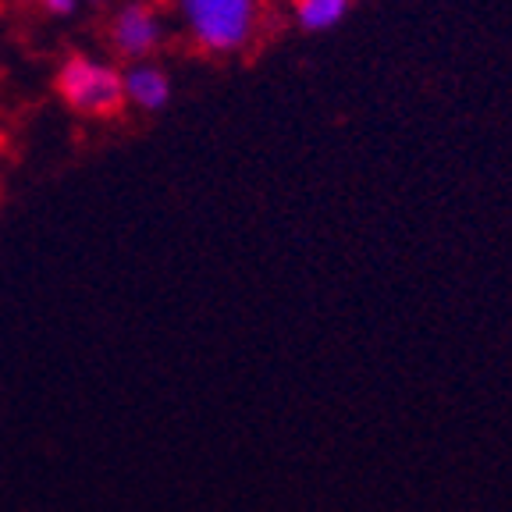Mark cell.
I'll use <instances>...</instances> for the list:
<instances>
[{
    "label": "cell",
    "mask_w": 512,
    "mask_h": 512,
    "mask_svg": "<svg viewBox=\"0 0 512 512\" xmlns=\"http://www.w3.org/2000/svg\"><path fill=\"white\" fill-rule=\"evenodd\" d=\"M121 86H125V104H136L139 111L157 114L171 104V79L150 61L132 64V68L121 75Z\"/></svg>",
    "instance_id": "obj_4"
},
{
    "label": "cell",
    "mask_w": 512,
    "mask_h": 512,
    "mask_svg": "<svg viewBox=\"0 0 512 512\" xmlns=\"http://www.w3.org/2000/svg\"><path fill=\"white\" fill-rule=\"evenodd\" d=\"M352 0H299L296 18L306 32H324V29H335L338 22L345 18Z\"/></svg>",
    "instance_id": "obj_5"
},
{
    "label": "cell",
    "mask_w": 512,
    "mask_h": 512,
    "mask_svg": "<svg viewBox=\"0 0 512 512\" xmlns=\"http://www.w3.org/2000/svg\"><path fill=\"white\" fill-rule=\"evenodd\" d=\"M43 11L54 18H72L75 11H79V0H40Z\"/></svg>",
    "instance_id": "obj_6"
},
{
    "label": "cell",
    "mask_w": 512,
    "mask_h": 512,
    "mask_svg": "<svg viewBox=\"0 0 512 512\" xmlns=\"http://www.w3.org/2000/svg\"><path fill=\"white\" fill-rule=\"evenodd\" d=\"M160 40H164V25H160L157 11L143 0H132L111 18V47L125 61L136 64L150 57L160 47Z\"/></svg>",
    "instance_id": "obj_3"
},
{
    "label": "cell",
    "mask_w": 512,
    "mask_h": 512,
    "mask_svg": "<svg viewBox=\"0 0 512 512\" xmlns=\"http://www.w3.org/2000/svg\"><path fill=\"white\" fill-rule=\"evenodd\" d=\"M182 18L207 54H235L253 36L256 0H182Z\"/></svg>",
    "instance_id": "obj_1"
},
{
    "label": "cell",
    "mask_w": 512,
    "mask_h": 512,
    "mask_svg": "<svg viewBox=\"0 0 512 512\" xmlns=\"http://www.w3.org/2000/svg\"><path fill=\"white\" fill-rule=\"evenodd\" d=\"M57 93L64 96L68 107H75L79 114H93V118H111L125 107L121 75L82 54L64 61V68L57 72Z\"/></svg>",
    "instance_id": "obj_2"
}]
</instances>
